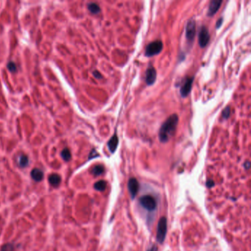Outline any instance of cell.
Segmentation results:
<instances>
[{"mask_svg": "<svg viewBox=\"0 0 251 251\" xmlns=\"http://www.w3.org/2000/svg\"><path fill=\"white\" fill-rule=\"evenodd\" d=\"M178 123V116L174 114L169 116L167 119L162 124L160 128L159 136L160 141L163 143H166L174 136L175 132Z\"/></svg>", "mask_w": 251, "mask_h": 251, "instance_id": "1", "label": "cell"}, {"mask_svg": "<svg viewBox=\"0 0 251 251\" xmlns=\"http://www.w3.org/2000/svg\"><path fill=\"white\" fill-rule=\"evenodd\" d=\"M166 231H167V220L166 217H161L158 221L157 227V234H156V240L160 244H162L165 239Z\"/></svg>", "mask_w": 251, "mask_h": 251, "instance_id": "2", "label": "cell"}, {"mask_svg": "<svg viewBox=\"0 0 251 251\" xmlns=\"http://www.w3.org/2000/svg\"><path fill=\"white\" fill-rule=\"evenodd\" d=\"M139 203L143 207L144 209H146L148 211H152L156 210L157 207V202L156 200L151 195H144L140 198Z\"/></svg>", "mask_w": 251, "mask_h": 251, "instance_id": "3", "label": "cell"}, {"mask_svg": "<svg viewBox=\"0 0 251 251\" xmlns=\"http://www.w3.org/2000/svg\"><path fill=\"white\" fill-rule=\"evenodd\" d=\"M163 49V43L160 41H154L146 46L145 55L146 57H152L159 54Z\"/></svg>", "mask_w": 251, "mask_h": 251, "instance_id": "4", "label": "cell"}, {"mask_svg": "<svg viewBox=\"0 0 251 251\" xmlns=\"http://www.w3.org/2000/svg\"><path fill=\"white\" fill-rule=\"evenodd\" d=\"M196 35V22L194 19L188 21L186 27V38L188 42H193Z\"/></svg>", "mask_w": 251, "mask_h": 251, "instance_id": "5", "label": "cell"}, {"mask_svg": "<svg viewBox=\"0 0 251 251\" xmlns=\"http://www.w3.org/2000/svg\"><path fill=\"white\" fill-rule=\"evenodd\" d=\"M199 44L200 47L203 48L207 46L210 40V34L206 26H202L199 31Z\"/></svg>", "mask_w": 251, "mask_h": 251, "instance_id": "6", "label": "cell"}, {"mask_svg": "<svg viewBox=\"0 0 251 251\" xmlns=\"http://www.w3.org/2000/svg\"><path fill=\"white\" fill-rule=\"evenodd\" d=\"M193 81H194V77H187L186 78L185 80H184L180 89V93L182 97H186L188 94H189L191 91H192Z\"/></svg>", "mask_w": 251, "mask_h": 251, "instance_id": "7", "label": "cell"}, {"mask_svg": "<svg viewBox=\"0 0 251 251\" xmlns=\"http://www.w3.org/2000/svg\"><path fill=\"white\" fill-rule=\"evenodd\" d=\"M156 76H157V73H156V69L154 67L150 66L146 71L145 74V82L147 86H151L154 84L156 80Z\"/></svg>", "mask_w": 251, "mask_h": 251, "instance_id": "8", "label": "cell"}, {"mask_svg": "<svg viewBox=\"0 0 251 251\" xmlns=\"http://www.w3.org/2000/svg\"><path fill=\"white\" fill-rule=\"evenodd\" d=\"M222 3V1H221V0H212V1H211L209 7H208V16H213L220 9Z\"/></svg>", "mask_w": 251, "mask_h": 251, "instance_id": "9", "label": "cell"}, {"mask_svg": "<svg viewBox=\"0 0 251 251\" xmlns=\"http://www.w3.org/2000/svg\"><path fill=\"white\" fill-rule=\"evenodd\" d=\"M138 187H139V185H138L137 180L134 178H130L129 181H128V189H129L130 194L132 198H135L136 194H137Z\"/></svg>", "mask_w": 251, "mask_h": 251, "instance_id": "10", "label": "cell"}, {"mask_svg": "<svg viewBox=\"0 0 251 251\" xmlns=\"http://www.w3.org/2000/svg\"><path fill=\"white\" fill-rule=\"evenodd\" d=\"M118 144H119V138H118L117 135L115 133L110 138V140L108 142V146L111 153H114L116 151Z\"/></svg>", "mask_w": 251, "mask_h": 251, "instance_id": "11", "label": "cell"}, {"mask_svg": "<svg viewBox=\"0 0 251 251\" xmlns=\"http://www.w3.org/2000/svg\"><path fill=\"white\" fill-rule=\"evenodd\" d=\"M31 177L34 180L39 182L43 180L44 172L41 170H39V169H34L31 172Z\"/></svg>", "mask_w": 251, "mask_h": 251, "instance_id": "12", "label": "cell"}, {"mask_svg": "<svg viewBox=\"0 0 251 251\" xmlns=\"http://www.w3.org/2000/svg\"><path fill=\"white\" fill-rule=\"evenodd\" d=\"M49 181L53 186H58L61 184V177L58 174H53L49 177Z\"/></svg>", "mask_w": 251, "mask_h": 251, "instance_id": "13", "label": "cell"}, {"mask_svg": "<svg viewBox=\"0 0 251 251\" xmlns=\"http://www.w3.org/2000/svg\"><path fill=\"white\" fill-rule=\"evenodd\" d=\"M88 11L91 12L93 14H97L100 12V7L97 4L91 2L88 5Z\"/></svg>", "mask_w": 251, "mask_h": 251, "instance_id": "14", "label": "cell"}, {"mask_svg": "<svg viewBox=\"0 0 251 251\" xmlns=\"http://www.w3.org/2000/svg\"><path fill=\"white\" fill-rule=\"evenodd\" d=\"M18 162H19V165L21 167H25L29 164V159L28 157L25 155H21L19 156V159H18Z\"/></svg>", "mask_w": 251, "mask_h": 251, "instance_id": "15", "label": "cell"}, {"mask_svg": "<svg viewBox=\"0 0 251 251\" xmlns=\"http://www.w3.org/2000/svg\"><path fill=\"white\" fill-rule=\"evenodd\" d=\"M61 157L63 158V159L66 161H69V160L71 159L72 158V155L70 150L68 149V148H65L62 150L61 152Z\"/></svg>", "mask_w": 251, "mask_h": 251, "instance_id": "16", "label": "cell"}, {"mask_svg": "<svg viewBox=\"0 0 251 251\" xmlns=\"http://www.w3.org/2000/svg\"><path fill=\"white\" fill-rule=\"evenodd\" d=\"M106 188V182L104 181V180H100V181H97L94 184V188L97 191H100V192H102Z\"/></svg>", "mask_w": 251, "mask_h": 251, "instance_id": "17", "label": "cell"}, {"mask_svg": "<svg viewBox=\"0 0 251 251\" xmlns=\"http://www.w3.org/2000/svg\"><path fill=\"white\" fill-rule=\"evenodd\" d=\"M91 172H92V173H93V174H94V175H96V176L100 175V174L103 173V172H104L103 166H102V165L95 166L93 169H92Z\"/></svg>", "mask_w": 251, "mask_h": 251, "instance_id": "18", "label": "cell"}, {"mask_svg": "<svg viewBox=\"0 0 251 251\" xmlns=\"http://www.w3.org/2000/svg\"><path fill=\"white\" fill-rule=\"evenodd\" d=\"M1 251H14V245L11 243L5 244L2 246Z\"/></svg>", "mask_w": 251, "mask_h": 251, "instance_id": "19", "label": "cell"}, {"mask_svg": "<svg viewBox=\"0 0 251 251\" xmlns=\"http://www.w3.org/2000/svg\"><path fill=\"white\" fill-rule=\"evenodd\" d=\"M230 114V108L229 106H227V107L225 108V109L222 110V118L225 119H227L229 118Z\"/></svg>", "mask_w": 251, "mask_h": 251, "instance_id": "20", "label": "cell"}, {"mask_svg": "<svg viewBox=\"0 0 251 251\" xmlns=\"http://www.w3.org/2000/svg\"><path fill=\"white\" fill-rule=\"evenodd\" d=\"M7 68H8V69L10 70L11 72H16V71L17 68H16V66L15 63H13V62H9L8 63H7Z\"/></svg>", "mask_w": 251, "mask_h": 251, "instance_id": "21", "label": "cell"}, {"mask_svg": "<svg viewBox=\"0 0 251 251\" xmlns=\"http://www.w3.org/2000/svg\"><path fill=\"white\" fill-rule=\"evenodd\" d=\"M222 22H223V18H220V19H219L217 20V21H216V29H219L221 26H222Z\"/></svg>", "mask_w": 251, "mask_h": 251, "instance_id": "22", "label": "cell"}, {"mask_svg": "<svg viewBox=\"0 0 251 251\" xmlns=\"http://www.w3.org/2000/svg\"><path fill=\"white\" fill-rule=\"evenodd\" d=\"M93 75H94V77H95L96 78H98V79H101V78L102 77V75H101V74H100L98 71H94L93 72Z\"/></svg>", "mask_w": 251, "mask_h": 251, "instance_id": "23", "label": "cell"}, {"mask_svg": "<svg viewBox=\"0 0 251 251\" xmlns=\"http://www.w3.org/2000/svg\"><path fill=\"white\" fill-rule=\"evenodd\" d=\"M147 251H158V248L156 245H153L152 248H150Z\"/></svg>", "mask_w": 251, "mask_h": 251, "instance_id": "24", "label": "cell"}, {"mask_svg": "<svg viewBox=\"0 0 251 251\" xmlns=\"http://www.w3.org/2000/svg\"><path fill=\"white\" fill-rule=\"evenodd\" d=\"M207 185L208 186H212L214 185V183H213V181H211V180H208L207 182Z\"/></svg>", "mask_w": 251, "mask_h": 251, "instance_id": "25", "label": "cell"}]
</instances>
